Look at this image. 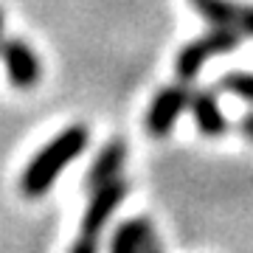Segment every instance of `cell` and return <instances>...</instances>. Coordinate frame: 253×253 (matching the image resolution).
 <instances>
[{
    "instance_id": "6da1fadb",
    "label": "cell",
    "mask_w": 253,
    "mask_h": 253,
    "mask_svg": "<svg viewBox=\"0 0 253 253\" xmlns=\"http://www.w3.org/2000/svg\"><path fill=\"white\" fill-rule=\"evenodd\" d=\"M87 126L82 124H73L68 129H62L59 135L45 144L37 158L26 166V172L20 177V191L26 194V197H42L45 191H51V186L56 183L59 172H62L65 166L71 161H76L82 152H84V146H87Z\"/></svg>"
},
{
    "instance_id": "7a4b0ae2",
    "label": "cell",
    "mask_w": 253,
    "mask_h": 253,
    "mask_svg": "<svg viewBox=\"0 0 253 253\" xmlns=\"http://www.w3.org/2000/svg\"><path fill=\"white\" fill-rule=\"evenodd\" d=\"M239 31L236 26H214L208 34L191 40L180 48L177 54V62H174V71H177V79L180 82H191L197 79V73L203 71V65L208 59H214L219 54H231L239 48Z\"/></svg>"
},
{
    "instance_id": "3957f363",
    "label": "cell",
    "mask_w": 253,
    "mask_h": 253,
    "mask_svg": "<svg viewBox=\"0 0 253 253\" xmlns=\"http://www.w3.org/2000/svg\"><path fill=\"white\" fill-rule=\"evenodd\" d=\"M189 99H191V93L183 84H169V87L155 93L152 104H149V113H146V129H149V135H155V138L169 135L172 126L177 124L180 113L189 104Z\"/></svg>"
},
{
    "instance_id": "277c9868",
    "label": "cell",
    "mask_w": 253,
    "mask_h": 253,
    "mask_svg": "<svg viewBox=\"0 0 253 253\" xmlns=\"http://www.w3.org/2000/svg\"><path fill=\"white\" fill-rule=\"evenodd\" d=\"M126 180L116 177V180L104 183L99 189H93V197L87 203V211H84V217H82V234H93L99 236L101 228L107 225V219L113 217V211L121 206V200L126 197Z\"/></svg>"
},
{
    "instance_id": "5b68a950",
    "label": "cell",
    "mask_w": 253,
    "mask_h": 253,
    "mask_svg": "<svg viewBox=\"0 0 253 253\" xmlns=\"http://www.w3.org/2000/svg\"><path fill=\"white\" fill-rule=\"evenodd\" d=\"M0 56L9 73V82L17 90H28L40 82V59L31 51V45H26L23 40H6L0 42Z\"/></svg>"
},
{
    "instance_id": "8992f818",
    "label": "cell",
    "mask_w": 253,
    "mask_h": 253,
    "mask_svg": "<svg viewBox=\"0 0 253 253\" xmlns=\"http://www.w3.org/2000/svg\"><path fill=\"white\" fill-rule=\"evenodd\" d=\"M189 107H191V116H194V124H197V129H200L206 138L225 135L228 121H225V116H222V110H219L217 96H214L211 90L191 93Z\"/></svg>"
},
{
    "instance_id": "52a82bcc",
    "label": "cell",
    "mask_w": 253,
    "mask_h": 253,
    "mask_svg": "<svg viewBox=\"0 0 253 253\" xmlns=\"http://www.w3.org/2000/svg\"><path fill=\"white\" fill-rule=\"evenodd\" d=\"M124 158H126V144L124 141H110V144L96 155L93 166L87 169V186H90V189H99V186H104V183L121 177Z\"/></svg>"
},
{
    "instance_id": "ba28073f",
    "label": "cell",
    "mask_w": 253,
    "mask_h": 253,
    "mask_svg": "<svg viewBox=\"0 0 253 253\" xmlns=\"http://www.w3.org/2000/svg\"><path fill=\"white\" fill-rule=\"evenodd\" d=\"M152 225L149 219H126L113 231V239H110V253H141L144 251L146 239L152 236Z\"/></svg>"
},
{
    "instance_id": "9c48e42d",
    "label": "cell",
    "mask_w": 253,
    "mask_h": 253,
    "mask_svg": "<svg viewBox=\"0 0 253 253\" xmlns=\"http://www.w3.org/2000/svg\"><path fill=\"white\" fill-rule=\"evenodd\" d=\"M219 87L245 101H253V73H228V76L219 79ZM242 132L253 141V113L242 121Z\"/></svg>"
},
{
    "instance_id": "30bf717a",
    "label": "cell",
    "mask_w": 253,
    "mask_h": 253,
    "mask_svg": "<svg viewBox=\"0 0 253 253\" xmlns=\"http://www.w3.org/2000/svg\"><path fill=\"white\" fill-rule=\"evenodd\" d=\"M194 9L214 26H236V3L231 0H191Z\"/></svg>"
},
{
    "instance_id": "8fae6325",
    "label": "cell",
    "mask_w": 253,
    "mask_h": 253,
    "mask_svg": "<svg viewBox=\"0 0 253 253\" xmlns=\"http://www.w3.org/2000/svg\"><path fill=\"white\" fill-rule=\"evenodd\" d=\"M68 253H99V236L82 234L79 239L71 245V251H68Z\"/></svg>"
},
{
    "instance_id": "7c38bea8",
    "label": "cell",
    "mask_w": 253,
    "mask_h": 253,
    "mask_svg": "<svg viewBox=\"0 0 253 253\" xmlns=\"http://www.w3.org/2000/svg\"><path fill=\"white\" fill-rule=\"evenodd\" d=\"M236 28L253 34V6H236Z\"/></svg>"
},
{
    "instance_id": "4fadbf2b",
    "label": "cell",
    "mask_w": 253,
    "mask_h": 253,
    "mask_svg": "<svg viewBox=\"0 0 253 253\" xmlns=\"http://www.w3.org/2000/svg\"><path fill=\"white\" fill-rule=\"evenodd\" d=\"M141 253H166V251H163V248H161V242H158V236H149V239H146V245H144V251H141Z\"/></svg>"
},
{
    "instance_id": "5bb4252c",
    "label": "cell",
    "mask_w": 253,
    "mask_h": 253,
    "mask_svg": "<svg viewBox=\"0 0 253 253\" xmlns=\"http://www.w3.org/2000/svg\"><path fill=\"white\" fill-rule=\"evenodd\" d=\"M0 28H3V11H0Z\"/></svg>"
}]
</instances>
